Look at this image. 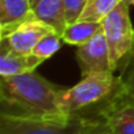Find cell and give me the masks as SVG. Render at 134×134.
<instances>
[{"mask_svg":"<svg viewBox=\"0 0 134 134\" xmlns=\"http://www.w3.org/2000/svg\"><path fill=\"white\" fill-rule=\"evenodd\" d=\"M63 87L57 86L30 71L15 76H0V113L12 116L63 114L58 108V95Z\"/></svg>","mask_w":134,"mask_h":134,"instance_id":"obj_1","label":"cell"},{"mask_svg":"<svg viewBox=\"0 0 134 134\" xmlns=\"http://www.w3.org/2000/svg\"><path fill=\"white\" fill-rule=\"evenodd\" d=\"M124 100V83L116 72H99L82 78L58 95V108L66 116L101 118L117 103Z\"/></svg>","mask_w":134,"mask_h":134,"instance_id":"obj_2","label":"cell"},{"mask_svg":"<svg viewBox=\"0 0 134 134\" xmlns=\"http://www.w3.org/2000/svg\"><path fill=\"white\" fill-rule=\"evenodd\" d=\"M0 134H109L101 118L0 113Z\"/></svg>","mask_w":134,"mask_h":134,"instance_id":"obj_3","label":"cell"},{"mask_svg":"<svg viewBox=\"0 0 134 134\" xmlns=\"http://www.w3.org/2000/svg\"><path fill=\"white\" fill-rule=\"evenodd\" d=\"M101 26L109 49L110 69L121 72L134 57V26L125 0L103 20Z\"/></svg>","mask_w":134,"mask_h":134,"instance_id":"obj_4","label":"cell"},{"mask_svg":"<svg viewBox=\"0 0 134 134\" xmlns=\"http://www.w3.org/2000/svg\"><path fill=\"white\" fill-rule=\"evenodd\" d=\"M75 58L79 64L82 78L99 74V72L112 71L109 49L103 30L87 43L78 46Z\"/></svg>","mask_w":134,"mask_h":134,"instance_id":"obj_5","label":"cell"},{"mask_svg":"<svg viewBox=\"0 0 134 134\" xmlns=\"http://www.w3.org/2000/svg\"><path fill=\"white\" fill-rule=\"evenodd\" d=\"M55 32L49 25L42 23L41 20L32 17L23 24H20L12 33L7 37L0 38V41L5 42L12 50L21 54H32L33 49L38 43V41L47 33Z\"/></svg>","mask_w":134,"mask_h":134,"instance_id":"obj_6","label":"cell"},{"mask_svg":"<svg viewBox=\"0 0 134 134\" xmlns=\"http://www.w3.org/2000/svg\"><path fill=\"white\" fill-rule=\"evenodd\" d=\"M43 60L32 54H21L0 41V76H15L36 71Z\"/></svg>","mask_w":134,"mask_h":134,"instance_id":"obj_7","label":"cell"},{"mask_svg":"<svg viewBox=\"0 0 134 134\" xmlns=\"http://www.w3.org/2000/svg\"><path fill=\"white\" fill-rule=\"evenodd\" d=\"M30 0H0V38L7 37L20 24L34 17Z\"/></svg>","mask_w":134,"mask_h":134,"instance_id":"obj_8","label":"cell"},{"mask_svg":"<svg viewBox=\"0 0 134 134\" xmlns=\"http://www.w3.org/2000/svg\"><path fill=\"white\" fill-rule=\"evenodd\" d=\"M101 120L109 134H134V103L121 100Z\"/></svg>","mask_w":134,"mask_h":134,"instance_id":"obj_9","label":"cell"},{"mask_svg":"<svg viewBox=\"0 0 134 134\" xmlns=\"http://www.w3.org/2000/svg\"><path fill=\"white\" fill-rule=\"evenodd\" d=\"M32 8L36 19L41 20L62 36L67 26L63 0H36Z\"/></svg>","mask_w":134,"mask_h":134,"instance_id":"obj_10","label":"cell"},{"mask_svg":"<svg viewBox=\"0 0 134 134\" xmlns=\"http://www.w3.org/2000/svg\"><path fill=\"white\" fill-rule=\"evenodd\" d=\"M103 30L101 23H92V21H83L78 20L72 24H69L62 33L63 43L71 46H82L91 41L96 34Z\"/></svg>","mask_w":134,"mask_h":134,"instance_id":"obj_11","label":"cell"},{"mask_svg":"<svg viewBox=\"0 0 134 134\" xmlns=\"http://www.w3.org/2000/svg\"><path fill=\"white\" fill-rule=\"evenodd\" d=\"M122 2V0H88L79 20L103 23V20Z\"/></svg>","mask_w":134,"mask_h":134,"instance_id":"obj_12","label":"cell"},{"mask_svg":"<svg viewBox=\"0 0 134 134\" xmlns=\"http://www.w3.org/2000/svg\"><path fill=\"white\" fill-rule=\"evenodd\" d=\"M62 43H63L62 36L58 34L57 32H50V33L45 34L38 41V43L36 45V47L33 49L32 53L45 62L46 59L51 58L60 49Z\"/></svg>","mask_w":134,"mask_h":134,"instance_id":"obj_13","label":"cell"},{"mask_svg":"<svg viewBox=\"0 0 134 134\" xmlns=\"http://www.w3.org/2000/svg\"><path fill=\"white\" fill-rule=\"evenodd\" d=\"M124 83V100L134 103V57L130 63L120 72Z\"/></svg>","mask_w":134,"mask_h":134,"instance_id":"obj_14","label":"cell"},{"mask_svg":"<svg viewBox=\"0 0 134 134\" xmlns=\"http://www.w3.org/2000/svg\"><path fill=\"white\" fill-rule=\"evenodd\" d=\"M88 0H63L64 3V13L67 25L78 21L82 16V12L84 11V7Z\"/></svg>","mask_w":134,"mask_h":134,"instance_id":"obj_15","label":"cell"},{"mask_svg":"<svg viewBox=\"0 0 134 134\" xmlns=\"http://www.w3.org/2000/svg\"><path fill=\"white\" fill-rule=\"evenodd\" d=\"M125 2H126L129 5H134V0H125Z\"/></svg>","mask_w":134,"mask_h":134,"instance_id":"obj_16","label":"cell"},{"mask_svg":"<svg viewBox=\"0 0 134 134\" xmlns=\"http://www.w3.org/2000/svg\"><path fill=\"white\" fill-rule=\"evenodd\" d=\"M30 2H32V4H33V3H34V2H36V0H30Z\"/></svg>","mask_w":134,"mask_h":134,"instance_id":"obj_17","label":"cell"}]
</instances>
